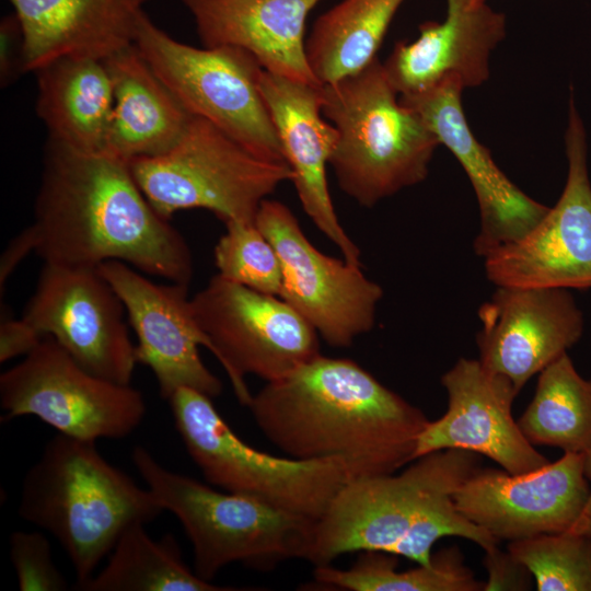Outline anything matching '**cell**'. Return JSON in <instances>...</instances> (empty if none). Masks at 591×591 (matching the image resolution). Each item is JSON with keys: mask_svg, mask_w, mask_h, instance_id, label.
Returning a JSON list of instances; mask_svg holds the SVG:
<instances>
[{"mask_svg": "<svg viewBox=\"0 0 591 591\" xmlns=\"http://www.w3.org/2000/svg\"><path fill=\"white\" fill-rule=\"evenodd\" d=\"M322 85H312L263 69L259 89L268 107L283 159L292 171L302 209L339 250L361 265L360 250L348 236L329 194L326 166L337 142L336 128L322 113Z\"/></svg>", "mask_w": 591, "mask_h": 591, "instance_id": "20", "label": "cell"}, {"mask_svg": "<svg viewBox=\"0 0 591 591\" xmlns=\"http://www.w3.org/2000/svg\"><path fill=\"white\" fill-rule=\"evenodd\" d=\"M442 22L428 21L410 43H396L383 63L399 96L418 94L453 78L465 88L489 78L491 51L506 35V16L486 4L447 0Z\"/></svg>", "mask_w": 591, "mask_h": 591, "instance_id": "21", "label": "cell"}, {"mask_svg": "<svg viewBox=\"0 0 591 591\" xmlns=\"http://www.w3.org/2000/svg\"><path fill=\"white\" fill-rule=\"evenodd\" d=\"M125 313L99 267L45 263L22 318L90 373L128 385L137 360Z\"/></svg>", "mask_w": 591, "mask_h": 591, "instance_id": "14", "label": "cell"}, {"mask_svg": "<svg viewBox=\"0 0 591 591\" xmlns=\"http://www.w3.org/2000/svg\"><path fill=\"white\" fill-rule=\"evenodd\" d=\"M134 45L192 116L209 120L255 155L286 163L259 89L263 67L251 53L179 43L144 11L137 21Z\"/></svg>", "mask_w": 591, "mask_h": 591, "instance_id": "8", "label": "cell"}, {"mask_svg": "<svg viewBox=\"0 0 591 591\" xmlns=\"http://www.w3.org/2000/svg\"><path fill=\"white\" fill-rule=\"evenodd\" d=\"M23 34L24 71L65 57L104 60L134 44L149 0H9Z\"/></svg>", "mask_w": 591, "mask_h": 591, "instance_id": "23", "label": "cell"}, {"mask_svg": "<svg viewBox=\"0 0 591 591\" xmlns=\"http://www.w3.org/2000/svg\"><path fill=\"white\" fill-rule=\"evenodd\" d=\"M22 317L13 320L4 315L0 323V362H7L21 355L26 356L43 339Z\"/></svg>", "mask_w": 591, "mask_h": 591, "instance_id": "35", "label": "cell"}, {"mask_svg": "<svg viewBox=\"0 0 591 591\" xmlns=\"http://www.w3.org/2000/svg\"><path fill=\"white\" fill-rule=\"evenodd\" d=\"M482 456L461 449L425 454L402 473L354 478L315 522L308 561L331 565L354 552L391 553L417 517L440 493L455 490Z\"/></svg>", "mask_w": 591, "mask_h": 591, "instance_id": "9", "label": "cell"}, {"mask_svg": "<svg viewBox=\"0 0 591 591\" xmlns=\"http://www.w3.org/2000/svg\"><path fill=\"white\" fill-rule=\"evenodd\" d=\"M215 246L218 275L253 290L278 296L282 285L279 256L256 223L227 222Z\"/></svg>", "mask_w": 591, "mask_h": 591, "instance_id": "31", "label": "cell"}, {"mask_svg": "<svg viewBox=\"0 0 591 591\" xmlns=\"http://www.w3.org/2000/svg\"><path fill=\"white\" fill-rule=\"evenodd\" d=\"M37 113L49 139L84 151H104L114 105L104 60L65 57L36 71Z\"/></svg>", "mask_w": 591, "mask_h": 591, "instance_id": "25", "label": "cell"}, {"mask_svg": "<svg viewBox=\"0 0 591 591\" xmlns=\"http://www.w3.org/2000/svg\"><path fill=\"white\" fill-rule=\"evenodd\" d=\"M453 493L454 490H445L437 495L390 554L405 557L417 565H430L432 546L444 536L470 540L484 552L499 546L500 541L459 511L453 500Z\"/></svg>", "mask_w": 591, "mask_h": 591, "instance_id": "32", "label": "cell"}, {"mask_svg": "<svg viewBox=\"0 0 591 591\" xmlns=\"http://www.w3.org/2000/svg\"><path fill=\"white\" fill-rule=\"evenodd\" d=\"M45 263L99 267L123 262L142 274L189 286L184 236L160 216L128 162L49 139L31 224Z\"/></svg>", "mask_w": 591, "mask_h": 591, "instance_id": "1", "label": "cell"}, {"mask_svg": "<svg viewBox=\"0 0 591 591\" xmlns=\"http://www.w3.org/2000/svg\"><path fill=\"white\" fill-rule=\"evenodd\" d=\"M131 459L164 511L182 523L193 545L194 570L201 579L212 582L233 563L269 570L289 559H308L316 520L250 496L216 490L164 467L141 445H135Z\"/></svg>", "mask_w": 591, "mask_h": 591, "instance_id": "5", "label": "cell"}, {"mask_svg": "<svg viewBox=\"0 0 591 591\" xmlns=\"http://www.w3.org/2000/svg\"><path fill=\"white\" fill-rule=\"evenodd\" d=\"M247 406L287 456L339 459L356 478L393 474L414 462L429 421L357 362L322 355L267 382Z\"/></svg>", "mask_w": 591, "mask_h": 591, "instance_id": "2", "label": "cell"}, {"mask_svg": "<svg viewBox=\"0 0 591 591\" xmlns=\"http://www.w3.org/2000/svg\"><path fill=\"white\" fill-rule=\"evenodd\" d=\"M463 90L459 80L450 78L421 93L399 96V101L421 117L467 175L479 209V231L473 248L484 258L524 236L549 207L513 184L476 139L463 111Z\"/></svg>", "mask_w": 591, "mask_h": 591, "instance_id": "19", "label": "cell"}, {"mask_svg": "<svg viewBox=\"0 0 591 591\" xmlns=\"http://www.w3.org/2000/svg\"><path fill=\"white\" fill-rule=\"evenodd\" d=\"M0 405L4 419L35 416L89 441L124 439L147 414L139 390L90 373L50 336L1 373Z\"/></svg>", "mask_w": 591, "mask_h": 591, "instance_id": "11", "label": "cell"}, {"mask_svg": "<svg viewBox=\"0 0 591 591\" xmlns=\"http://www.w3.org/2000/svg\"><path fill=\"white\" fill-rule=\"evenodd\" d=\"M139 188L164 219L206 209L222 222L254 223L260 204L293 174L262 159L209 120L192 116L166 152L128 162Z\"/></svg>", "mask_w": 591, "mask_h": 591, "instance_id": "7", "label": "cell"}, {"mask_svg": "<svg viewBox=\"0 0 591 591\" xmlns=\"http://www.w3.org/2000/svg\"><path fill=\"white\" fill-rule=\"evenodd\" d=\"M478 361L520 393L581 337L583 314L563 288L496 286L478 310Z\"/></svg>", "mask_w": 591, "mask_h": 591, "instance_id": "17", "label": "cell"}, {"mask_svg": "<svg viewBox=\"0 0 591 591\" xmlns=\"http://www.w3.org/2000/svg\"><path fill=\"white\" fill-rule=\"evenodd\" d=\"M99 270L124 303L129 325L137 336V363L154 374L160 395L169 399L181 387L211 398L222 383L202 362L199 346L210 347L197 324L188 298V286L155 283L131 266L108 260Z\"/></svg>", "mask_w": 591, "mask_h": 591, "instance_id": "16", "label": "cell"}, {"mask_svg": "<svg viewBox=\"0 0 591 591\" xmlns=\"http://www.w3.org/2000/svg\"><path fill=\"white\" fill-rule=\"evenodd\" d=\"M508 551L532 572L537 591H591V536L573 531L511 541Z\"/></svg>", "mask_w": 591, "mask_h": 591, "instance_id": "30", "label": "cell"}, {"mask_svg": "<svg viewBox=\"0 0 591 591\" xmlns=\"http://www.w3.org/2000/svg\"><path fill=\"white\" fill-rule=\"evenodd\" d=\"M18 510L62 546L77 590L94 576L127 528L147 524L164 511L148 487L103 457L96 441L61 433L26 472Z\"/></svg>", "mask_w": 591, "mask_h": 591, "instance_id": "3", "label": "cell"}, {"mask_svg": "<svg viewBox=\"0 0 591 591\" xmlns=\"http://www.w3.org/2000/svg\"><path fill=\"white\" fill-rule=\"evenodd\" d=\"M322 113L338 138L329 159L340 189L373 207L422 182L440 144L375 58L361 71L321 86Z\"/></svg>", "mask_w": 591, "mask_h": 591, "instance_id": "4", "label": "cell"}, {"mask_svg": "<svg viewBox=\"0 0 591 591\" xmlns=\"http://www.w3.org/2000/svg\"><path fill=\"white\" fill-rule=\"evenodd\" d=\"M211 399L188 387L167 399L176 430L209 484L318 520L338 491L356 478L339 459L299 460L254 449L235 434Z\"/></svg>", "mask_w": 591, "mask_h": 591, "instance_id": "6", "label": "cell"}, {"mask_svg": "<svg viewBox=\"0 0 591 591\" xmlns=\"http://www.w3.org/2000/svg\"><path fill=\"white\" fill-rule=\"evenodd\" d=\"M255 223L280 259L279 297L301 314L323 340L333 347H349L357 337L374 327L383 290L364 276L360 265L318 251L296 216L280 201L265 199Z\"/></svg>", "mask_w": 591, "mask_h": 591, "instance_id": "12", "label": "cell"}, {"mask_svg": "<svg viewBox=\"0 0 591 591\" xmlns=\"http://www.w3.org/2000/svg\"><path fill=\"white\" fill-rule=\"evenodd\" d=\"M82 591H234L201 579L185 564L172 534L153 540L146 524L127 528L108 555L107 564Z\"/></svg>", "mask_w": 591, "mask_h": 591, "instance_id": "27", "label": "cell"}, {"mask_svg": "<svg viewBox=\"0 0 591 591\" xmlns=\"http://www.w3.org/2000/svg\"><path fill=\"white\" fill-rule=\"evenodd\" d=\"M397 557L378 551L360 552L348 569L315 566L314 579L327 589L348 591H483L484 581L464 564L456 546L432 554L430 565L404 571L397 570Z\"/></svg>", "mask_w": 591, "mask_h": 591, "instance_id": "29", "label": "cell"}, {"mask_svg": "<svg viewBox=\"0 0 591 591\" xmlns=\"http://www.w3.org/2000/svg\"><path fill=\"white\" fill-rule=\"evenodd\" d=\"M467 3H470L471 5H477V4H480V3H484L486 2V0H466Z\"/></svg>", "mask_w": 591, "mask_h": 591, "instance_id": "39", "label": "cell"}, {"mask_svg": "<svg viewBox=\"0 0 591 591\" xmlns=\"http://www.w3.org/2000/svg\"><path fill=\"white\" fill-rule=\"evenodd\" d=\"M190 306L244 406L253 396L245 375L271 382L321 355L315 328L278 296L217 274L190 298Z\"/></svg>", "mask_w": 591, "mask_h": 591, "instance_id": "10", "label": "cell"}, {"mask_svg": "<svg viewBox=\"0 0 591 591\" xmlns=\"http://www.w3.org/2000/svg\"><path fill=\"white\" fill-rule=\"evenodd\" d=\"M181 1L193 15L204 47H239L271 73L322 85L308 60L305 24L323 0Z\"/></svg>", "mask_w": 591, "mask_h": 591, "instance_id": "22", "label": "cell"}, {"mask_svg": "<svg viewBox=\"0 0 591 591\" xmlns=\"http://www.w3.org/2000/svg\"><path fill=\"white\" fill-rule=\"evenodd\" d=\"M583 473L590 483V491L583 511L570 531L591 536V448L583 452Z\"/></svg>", "mask_w": 591, "mask_h": 591, "instance_id": "38", "label": "cell"}, {"mask_svg": "<svg viewBox=\"0 0 591 591\" xmlns=\"http://www.w3.org/2000/svg\"><path fill=\"white\" fill-rule=\"evenodd\" d=\"M10 557L21 591H65L69 583L53 560L51 546L39 532L10 535Z\"/></svg>", "mask_w": 591, "mask_h": 591, "instance_id": "33", "label": "cell"}, {"mask_svg": "<svg viewBox=\"0 0 591 591\" xmlns=\"http://www.w3.org/2000/svg\"><path fill=\"white\" fill-rule=\"evenodd\" d=\"M565 149L568 171L557 202L520 240L484 257L486 277L495 286L591 289L588 143L572 93Z\"/></svg>", "mask_w": 591, "mask_h": 591, "instance_id": "13", "label": "cell"}, {"mask_svg": "<svg viewBox=\"0 0 591 591\" xmlns=\"http://www.w3.org/2000/svg\"><path fill=\"white\" fill-rule=\"evenodd\" d=\"M404 1L340 0L321 14L305 42L308 60L318 82H335L371 63Z\"/></svg>", "mask_w": 591, "mask_h": 591, "instance_id": "26", "label": "cell"}, {"mask_svg": "<svg viewBox=\"0 0 591 591\" xmlns=\"http://www.w3.org/2000/svg\"><path fill=\"white\" fill-rule=\"evenodd\" d=\"M114 105L104 151L126 162L170 150L192 115L132 44L104 59Z\"/></svg>", "mask_w": 591, "mask_h": 591, "instance_id": "24", "label": "cell"}, {"mask_svg": "<svg viewBox=\"0 0 591 591\" xmlns=\"http://www.w3.org/2000/svg\"><path fill=\"white\" fill-rule=\"evenodd\" d=\"M517 421L534 447L586 452L591 448V379L564 354L538 373L534 395Z\"/></svg>", "mask_w": 591, "mask_h": 591, "instance_id": "28", "label": "cell"}, {"mask_svg": "<svg viewBox=\"0 0 591 591\" xmlns=\"http://www.w3.org/2000/svg\"><path fill=\"white\" fill-rule=\"evenodd\" d=\"M483 565L487 572L483 591H529L535 588L530 569L508 549L499 546L485 552Z\"/></svg>", "mask_w": 591, "mask_h": 591, "instance_id": "34", "label": "cell"}, {"mask_svg": "<svg viewBox=\"0 0 591 591\" xmlns=\"http://www.w3.org/2000/svg\"><path fill=\"white\" fill-rule=\"evenodd\" d=\"M35 235L31 225L25 228L20 234H18L5 247L0 259V288L1 294L7 280L16 268V266L23 260L26 255L32 251L35 252Z\"/></svg>", "mask_w": 591, "mask_h": 591, "instance_id": "37", "label": "cell"}, {"mask_svg": "<svg viewBox=\"0 0 591 591\" xmlns=\"http://www.w3.org/2000/svg\"><path fill=\"white\" fill-rule=\"evenodd\" d=\"M448 407L420 432L414 460L430 452L461 449L487 456L510 474L549 463L522 433L511 407L519 394L509 379L487 371L478 359L460 358L442 376Z\"/></svg>", "mask_w": 591, "mask_h": 591, "instance_id": "18", "label": "cell"}, {"mask_svg": "<svg viewBox=\"0 0 591 591\" xmlns=\"http://www.w3.org/2000/svg\"><path fill=\"white\" fill-rule=\"evenodd\" d=\"M0 38L1 83H8L19 72H25L23 62V34L15 14L8 15L1 21Z\"/></svg>", "mask_w": 591, "mask_h": 591, "instance_id": "36", "label": "cell"}, {"mask_svg": "<svg viewBox=\"0 0 591 591\" xmlns=\"http://www.w3.org/2000/svg\"><path fill=\"white\" fill-rule=\"evenodd\" d=\"M590 491L583 453H564L540 470L477 468L453 493L459 511L498 541L570 531Z\"/></svg>", "mask_w": 591, "mask_h": 591, "instance_id": "15", "label": "cell"}]
</instances>
